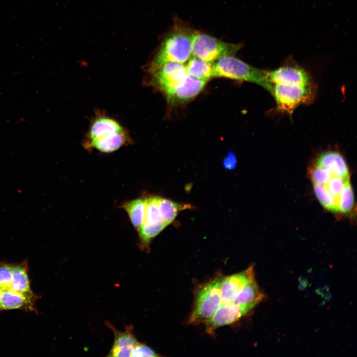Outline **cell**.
Listing matches in <instances>:
<instances>
[{
	"label": "cell",
	"mask_w": 357,
	"mask_h": 357,
	"mask_svg": "<svg viewBox=\"0 0 357 357\" xmlns=\"http://www.w3.org/2000/svg\"><path fill=\"white\" fill-rule=\"evenodd\" d=\"M192 33L186 28H174L163 40L153 58L150 73L166 63L186 62L192 56Z\"/></svg>",
	"instance_id": "obj_2"
},
{
	"label": "cell",
	"mask_w": 357,
	"mask_h": 357,
	"mask_svg": "<svg viewBox=\"0 0 357 357\" xmlns=\"http://www.w3.org/2000/svg\"><path fill=\"white\" fill-rule=\"evenodd\" d=\"M354 195L350 179L346 181L338 198L339 212L342 214H348L354 206Z\"/></svg>",
	"instance_id": "obj_22"
},
{
	"label": "cell",
	"mask_w": 357,
	"mask_h": 357,
	"mask_svg": "<svg viewBox=\"0 0 357 357\" xmlns=\"http://www.w3.org/2000/svg\"><path fill=\"white\" fill-rule=\"evenodd\" d=\"M151 74V84L165 95L178 86L187 75L185 65L181 63H166Z\"/></svg>",
	"instance_id": "obj_7"
},
{
	"label": "cell",
	"mask_w": 357,
	"mask_h": 357,
	"mask_svg": "<svg viewBox=\"0 0 357 357\" xmlns=\"http://www.w3.org/2000/svg\"><path fill=\"white\" fill-rule=\"evenodd\" d=\"M1 292H2V290L0 288V298L1 296Z\"/></svg>",
	"instance_id": "obj_28"
},
{
	"label": "cell",
	"mask_w": 357,
	"mask_h": 357,
	"mask_svg": "<svg viewBox=\"0 0 357 357\" xmlns=\"http://www.w3.org/2000/svg\"><path fill=\"white\" fill-rule=\"evenodd\" d=\"M213 77L255 83L268 91L267 71L254 67L233 56L223 57L213 63Z\"/></svg>",
	"instance_id": "obj_4"
},
{
	"label": "cell",
	"mask_w": 357,
	"mask_h": 357,
	"mask_svg": "<svg viewBox=\"0 0 357 357\" xmlns=\"http://www.w3.org/2000/svg\"><path fill=\"white\" fill-rule=\"evenodd\" d=\"M349 178L345 179L336 176H332L328 182L324 185L327 189L338 199L343 189L346 181Z\"/></svg>",
	"instance_id": "obj_25"
},
{
	"label": "cell",
	"mask_w": 357,
	"mask_h": 357,
	"mask_svg": "<svg viewBox=\"0 0 357 357\" xmlns=\"http://www.w3.org/2000/svg\"><path fill=\"white\" fill-rule=\"evenodd\" d=\"M158 356L161 355L147 345L138 341L133 347L131 354V357H133Z\"/></svg>",
	"instance_id": "obj_26"
},
{
	"label": "cell",
	"mask_w": 357,
	"mask_h": 357,
	"mask_svg": "<svg viewBox=\"0 0 357 357\" xmlns=\"http://www.w3.org/2000/svg\"><path fill=\"white\" fill-rule=\"evenodd\" d=\"M12 268L13 277L10 289L23 293L33 292L29 276L27 261L12 263Z\"/></svg>",
	"instance_id": "obj_16"
},
{
	"label": "cell",
	"mask_w": 357,
	"mask_h": 357,
	"mask_svg": "<svg viewBox=\"0 0 357 357\" xmlns=\"http://www.w3.org/2000/svg\"><path fill=\"white\" fill-rule=\"evenodd\" d=\"M40 296L34 292L23 293L10 289L2 290L0 311L19 310L38 313L36 303Z\"/></svg>",
	"instance_id": "obj_9"
},
{
	"label": "cell",
	"mask_w": 357,
	"mask_h": 357,
	"mask_svg": "<svg viewBox=\"0 0 357 357\" xmlns=\"http://www.w3.org/2000/svg\"><path fill=\"white\" fill-rule=\"evenodd\" d=\"M125 131L116 120L105 115H100L93 120L86 140L100 138Z\"/></svg>",
	"instance_id": "obj_15"
},
{
	"label": "cell",
	"mask_w": 357,
	"mask_h": 357,
	"mask_svg": "<svg viewBox=\"0 0 357 357\" xmlns=\"http://www.w3.org/2000/svg\"><path fill=\"white\" fill-rule=\"evenodd\" d=\"M105 324L114 335V342L107 356L131 357L132 349L138 342L132 325L126 326L124 331H120L108 321H106Z\"/></svg>",
	"instance_id": "obj_12"
},
{
	"label": "cell",
	"mask_w": 357,
	"mask_h": 357,
	"mask_svg": "<svg viewBox=\"0 0 357 357\" xmlns=\"http://www.w3.org/2000/svg\"><path fill=\"white\" fill-rule=\"evenodd\" d=\"M126 131L114 133L104 137L86 140L84 146L87 149H95L103 153L114 152L128 143Z\"/></svg>",
	"instance_id": "obj_14"
},
{
	"label": "cell",
	"mask_w": 357,
	"mask_h": 357,
	"mask_svg": "<svg viewBox=\"0 0 357 357\" xmlns=\"http://www.w3.org/2000/svg\"><path fill=\"white\" fill-rule=\"evenodd\" d=\"M206 82L187 74L182 83L165 95L167 100L172 105L187 102L202 91Z\"/></svg>",
	"instance_id": "obj_11"
},
{
	"label": "cell",
	"mask_w": 357,
	"mask_h": 357,
	"mask_svg": "<svg viewBox=\"0 0 357 357\" xmlns=\"http://www.w3.org/2000/svg\"><path fill=\"white\" fill-rule=\"evenodd\" d=\"M269 92L279 110L292 114L299 106L313 101L316 87L311 77L289 78L271 84Z\"/></svg>",
	"instance_id": "obj_1"
},
{
	"label": "cell",
	"mask_w": 357,
	"mask_h": 357,
	"mask_svg": "<svg viewBox=\"0 0 357 357\" xmlns=\"http://www.w3.org/2000/svg\"><path fill=\"white\" fill-rule=\"evenodd\" d=\"M147 198L133 199L124 203L122 207L127 212L131 223L138 231L145 218Z\"/></svg>",
	"instance_id": "obj_18"
},
{
	"label": "cell",
	"mask_w": 357,
	"mask_h": 357,
	"mask_svg": "<svg viewBox=\"0 0 357 357\" xmlns=\"http://www.w3.org/2000/svg\"><path fill=\"white\" fill-rule=\"evenodd\" d=\"M315 166L328 170L332 176L350 178L349 170L344 157L335 151L322 153L315 160Z\"/></svg>",
	"instance_id": "obj_13"
},
{
	"label": "cell",
	"mask_w": 357,
	"mask_h": 357,
	"mask_svg": "<svg viewBox=\"0 0 357 357\" xmlns=\"http://www.w3.org/2000/svg\"><path fill=\"white\" fill-rule=\"evenodd\" d=\"M213 63L192 55L185 65L187 74L207 81L213 77Z\"/></svg>",
	"instance_id": "obj_17"
},
{
	"label": "cell",
	"mask_w": 357,
	"mask_h": 357,
	"mask_svg": "<svg viewBox=\"0 0 357 357\" xmlns=\"http://www.w3.org/2000/svg\"><path fill=\"white\" fill-rule=\"evenodd\" d=\"M314 194L321 205L334 213H339L338 199L324 186L313 184Z\"/></svg>",
	"instance_id": "obj_21"
},
{
	"label": "cell",
	"mask_w": 357,
	"mask_h": 357,
	"mask_svg": "<svg viewBox=\"0 0 357 357\" xmlns=\"http://www.w3.org/2000/svg\"><path fill=\"white\" fill-rule=\"evenodd\" d=\"M237 159L235 155L231 152H230L223 161V165L226 170H232L236 166Z\"/></svg>",
	"instance_id": "obj_27"
},
{
	"label": "cell",
	"mask_w": 357,
	"mask_h": 357,
	"mask_svg": "<svg viewBox=\"0 0 357 357\" xmlns=\"http://www.w3.org/2000/svg\"><path fill=\"white\" fill-rule=\"evenodd\" d=\"M13 277L12 263L0 261V288L10 289Z\"/></svg>",
	"instance_id": "obj_23"
},
{
	"label": "cell",
	"mask_w": 357,
	"mask_h": 357,
	"mask_svg": "<svg viewBox=\"0 0 357 357\" xmlns=\"http://www.w3.org/2000/svg\"><path fill=\"white\" fill-rule=\"evenodd\" d=\"M309 176L313 184L325 185L328 182L332 175L328 170L314 165L310 169Z\"/></svg>",
	"instance_id": "obj_24"
},
{
	"label": "cell",
	"mask_w": 357,
	"mask_h": 357,
	"mask_svg": "<svg viewBox=\"0 0 357 357\" xmlns=\"http://www.w3.org/2000/svg\"><path fill=\"white\" fill-rule=\"evenodd\" d=\"M254 279L253 266L239 273L223 277L221 284L223 304H231L243 287Z\"/></svg>",
	"instance_id": "obj_10"
},
{
	"label": "cell",
	"mask_w": 357,
	"mask_h": 357,
	"mask_svg": "<svg viewBox=\"0 0 357 357\" xmlns=\"http://www.w3.org/2000/svg\"><path fill=\"white\" fill-rule=\"evenodd\" d=\"M192 207V206L190 204L177 203L159 197V208L160 212L167 226L174 220L180 211L191 209Z\"/></svg>",
	"instance_id": "obj_20"
},
{
	"label": "cell",
	"mask_w": 357,
	"mask_h": 357,
	"mask_svg": "<svg viewBox=\"0 0 357 357\" xmlns=\"http://www.w3.org/2000/svg\"><path fill=\"white\" fill-rule=\"evenodd\" d=\"M241 47V44L225 42L206 34L194 32L192 35V55L209 62L233 56Z\"/></svg>",
	"instance_id": "obj_5"
},
{
	"label": "cell",
	"mask_w": 357,
	"mask_h": 357,
	"mask_svg": "<svg viewBox=\"0 0 357 357\" xmlns=\"http://www.w3.org/2000/svg\"><path fill=\"white\" fill-rule=\"evenodd\" d=\"M254 306L235 303L222 304L212 317L206 323V331L214 335L217 329L238 321L248 313Z\"/></svg>",
	"instance_id": "obj_8"
},
{
	"label": "cell",
	"mask_w": 357,
	"mask_h": 357,
	"mask_svg": "<svg viewBox=\"0 0 357 357\" xmlns=\"http://www.w3.org/2000/svg\"><path fill=\"white\" fill-rule=\"evenodd\" d=\"M158 196L147 198V205L144 221L138 230L139 247L145 252H149L153 239L167 226L159 208Z\"/></svg>",
	"instance_id": "obj_6"
},
{
	"label": "cell",
	"mask_w": 357,
	"mask_h": 357,
	"mask_svg": "<svg viewBox=\"0 0 357 357\" xmlns=\"http://www.w3.org/2000/svg\"><path fill=\"white\" fill-rule=\"evenodd\" d=\"M223 277L221 274H218L198 287L194 294L192 310L187 320L189 324H205L223 304L221 284Z\"/></svg>",
	"instance_id": "obj_3"
},
{
	"label": "cell",
	"mask_w": 357,
	"mask_h": 357,
	"mask_svg": "<svg viewBox=\"0 0 357 357\" xmlns=\"http://www.w3.org/2000/svg\"><path fill=\"white\" fill-rule=\"evenodd\" d=\"M264 297L255 278L245 286L237 296L234 303L239 305L255 306Z\"/></svg>",
	"instance_id": "obj_19"
}]
</instances>
